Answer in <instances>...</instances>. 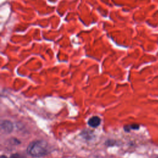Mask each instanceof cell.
Instances as JSON below:
<instances>
[{
    "instance_id": "cell-6",
    "label": "cell",
    "mask_w": 158,
    "mask_h": 158,
    "mask_svg": "<svg viewBox=\"0 0 158 158\" xmlns=\"http://www.w3.org/2000/svg\"><path fill=\"white\" fill-rule=\"evenodd\" d=\"M1 158H7V157L6 156H4V155H2L1 156Z\"/></svg>"
},
{
    "instance_id": "cell-4",
    "label": "cell",
    "mask_w": 158,
    "mask_h": 158,
    "mask_svg": "<svg viewBox=\"0 0 158 158\" xmlns=\"http://www.w3.org/2000/svg\"><path fill=\"white\" fill-rule=\"evenodd\" d=\"M139 128V125L138 124H132L130 125H127L124 127V129L127 131H129L131 129L133 130H138Z\"/></svg>"
},
{
    "instance_id": "cell-7",
    "label": "cell",
    "mask_w": 158,
    "mask_h": 158,
    "mask_svg": "<svg viewBox=\"0 0 158 158\" xmlns=\"http://www.w3.org/2000/svg\"><path fill=\"white\" fill-rule=\"evenodd\" d=\"M157 158H158V157H157Z\"/></svg>"
},
{
    "instance_id": "cell-1",
    "label": "cell",
    "mask_w": 158,
    "mask_h": 158,
    "mask_svg": "<svg viewBox=\"0 0 158 158\" xmlns=\"http://www.w3.org/2000/svg\"><path fill=\"white\" fill-rule=\"evenodd\" d=\"M27 153L32 157H40L48 152V144L43 140H36L29 144L27 149Z\"/></svg>"
},
{
    "instance_id": "cell-3",
    "label": "cell",
    "mask_w": 158,
    "mask_h": 158,
    "mask_svg": "<svg viewBox=\"0 0 158 158\" xmlns=\"http://www.w3.org/2000/svg\"><path fill=\"white\" fill-rule=\"evenodd\" d=\"M101 118L98 117V116H93L92 117H91L88 122V124L91 127H93V128H96L98 126H99L101 123Z\"/></svg>"
},
{
    "instance_id": "cell-2",
    "label": "cell",
    "mask_w": 158,
    "mask_h": 158,
    "mask_svg": "<svg viewBox=\"0 0 158 158\" xmlns=\"http://www.w3.org/2000/svg\"><path fill=\"white\" fill-rule=\"evenodd\" d=\"M1 130L5 133H10L13 130V124L12 123L8 120H3L1 123Z\"/></svg>"
},
{
    "instance_id": "cell-5",
    "label": "cell",
    "mask_w": 158,
    "mask_h": 158,
    "mask_svg": "<svg viewBox=\"0 0 158 158\" xmlns=\"http://www.w3.org/2000/svg\"><path fill=\"white\" fill-rule=\"evenodd\" d=\"M10 158H22V157L19 154H14L11 156Z\"/></svg>"
}]
</instances>
